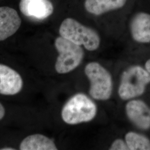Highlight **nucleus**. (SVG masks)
I'll list each match as a JSON object with an SVG mask.
<instances>
[{
  "instance_id": "obj_1",
  "label": "nucleus",
  "mask_w": 150,
  "mask_h": 150,
  "mask_svg": "<svg viewBox=\"0 0 150 150\" xmlns=\"http://www.w3.org/2000/svg\"><path fill=\"white\" fill-rule=\"evenodd\" d=\"M60 36L79 46H83L88 51L96 50L100 45L98 33L72 18H67L59 27Z\"/></svg>"
},
{
  "instance_id": "obj_2",
  "label": "nucleus",
  "mask_w": 150,
  "mask_h": 150,
  "mask_svg": "<svg viewBox=\"0 0 150 150\" xmlns=\"http://www.w3.org/2000/svg\"><path fill=\"white\" fill-rule=\"evenodd\" d=\"M96 113V105L93 101L83 93H78L65 103L61 116L65 123L77 125L90 121Z\"/></svg>"
},
{
  "instance_id": "obj_3",
  "label": "nucleus",
  "mask_w": 150,
  "mask_h": 150,
  "mask_svg": "<svg viewBox=\"0 0 150 150\" xmlns=\"http://www.w3.org/2000/svg\"><path fill=\"white\" fill-rule=\"evenodd\" d=\"M150 83V74L139 66L129 67L121 76L118 95L121 99L127 100L142 95Z\"/></svg>"
},
{
  "instance_id": "obj_4",
  "label": "nucleus",
  "mask_w": 150,
  "mask_h": 150,
  "mask_svg": "<svg viewBox=\"0 0 150 150\" xmlns=\"http://www.w3.org/2000/svg\"><path fill=\"white\" fill-rule=\"evenodd\" d=\"M85 72L90 82V96L97 100H108L112 92V80L110 72L95 62L87 64Z\"/></svg>"
},
{
  "instance_id": "obj_5",
  "label": "nucleus",
  "mask_w": 150,
  "mask_h": 150,
  "mask_svg": "<svg viewBox=\"0 0 150 150\" xmlns=\"http://www.w3.org/2000/svg\"><path fill=\"white\" fill-rule=\"evenodd\" d=\"M54 46L59 54L55 64L57 73H69L80 64L84 57V51L81 46L61 36L56 39Z\"/></svg>"
},
{
  "instance_id": "obj_6",
  "label": "nucleus",
  "mask_w": 150,
  "mask_h": 150,
  "mask_svg": "<svg viewBox=\"0 0 150 150\" xmlns=\"http://www.w3.org/2000/svg\"><path fill=\"white\" fill-rule=\"evenodd\" d=\"M22 87L20 75L11 67L0 64V94L15 95L21 91Z\"/></svg>"
},
{
  "instance_id": "obj_7",
  "label": "nucleus",
  "mask_w": 150,
  "mask_h": 150,
  "mask_svg": "<svg viewBox=\"0 0 150 150\" xmlns=\"http://www.w3.org/2000/svg\"><path fill=\"white\" fill-rule=\"evenodd\" d=\"M20 10L24 16L44 20L54 12V6L49 0H21Z\"/></svg>"
},
{
  "instance_id": "obj_8",
  "label": "nucleus",
  "mask_w": 150,
  "mask_h": 150,
  "mask_svg": "<svg viewBox=\"0 0 150 150\" xmlns=\"http://www.w3.org/2000/svg\"><path fill=\"white\" fill-rule=\"evenodd\" d=\"M126 111L129 120L138 128L146 130L150 128V110L145 102L134 100L126 106Z\"/></svg>"
},
{
  "instance_id": "obj_9",
  "label": "nucleus",
  "mask_w": 150,
  "mask_h": 150,
  "mask_svg": "<svg viewBox=\"0 0 150 150\" xmlns=\"http://www.w3.org/2000/svg\"><path fill=\"white\" fill-rule=\"evenodd\" d=\"M17 12L9 7H0V41L5 40L16 33L21 25Z\"/></svg>"
},
{
  "instance_id": "obj_10",
  "label": "nucleus",
  "mask_w": 150,
  "mask_h": 150,
  "mask_svg": "<svg viewBox=\"0 0 150 150\" xmlns=\"http://www.w3.org/2000/svg\"><path fill=\"white\" fill-rule=\"evenodd\" d=\"M131 36L139 43L150 42V14L139 12L132 18L129 24Z\"/></svg>"
},
{
  "instance_id": "obj_11",
  "label": "nucleus",
  "mask_w": 150,
  "mask_h": 150,
  "mask_svg": "<svg viewBox=\"0 0 150 150\" xmlns=\"http://www.w3.org/2000/svg\"><path fill=\"white\" fill-rule=\"evenodd\" d=\"M126 1L127 0H86L84 6L88 13L100 16L122 8Z\"/></svg>"
},
{
  "instance_id": "obj_12",
  "label": "nucleus",
  "mask_w": 150,
  "mask_h": 150,
  "mask_svg": "<svg viewBox=\"0 0 150 150\" xmlns=\"http://www.w3.org/2000/svg\"><path fill=\"white\" fill-rule=\"evenodd\" d=\"M21 150H57L53 140L41 134L30 135L22 140Z\"/></svg>"
},
{
  "instance_id": "obj_13",
  "label": "nucleus",
  "mask_w": 150,
  "mask_h": 150,
  "mask_svg": "<svg viewBox=\"0 0 150 150\" xmlns=\"http://www.w3.org/2000/svg\"><path fill=\"white\" fill-rule=\"evenodd\" d=\"M125 141L130 150H150V141L142 134L134 132H128Z\"/></svg>"
},
{
  "instance_id": "obj_14",
  "label": "nucleus",
  "mask_w": 150,
  "mask_h": 150,
  "mask_svg": "<svg viewBox=\"0 0 150 150\" xmlns=\"http://www.w3.org/2000/svg\"><path fill=\"white\" fill-rule=\"evenodd\" d=\"M111 150H128L129 147L126 144V141L125 142L121 139H116L110 148Z\"/></svg>"
},
{
  "instance_id": "obj_15",
  "label": "nucleus",
  "mask_w": 150,
  "mask_h": 150,
  "mask_svg": "<svg viewBox=\"0 0 150 150\" xmlns=\"http://www.w3.org/2000/svg\"><path fill=\"white\" fill-rule=\"evenodd\" d=\"M5 115V109L4 106L0 103V120L4 117Z\"/></svg>"
},
{
  "instance_id": "obj_16",
  "label": "nucleus",
  "mask_w": 150,
  "mask_h": 150,
  "mask_svg": "<svg viewBox=\"0 0 150 150\" xmlns=\"http://www.w3.org/2000/svg\"><path fill=\"white\" fill-rule=\"evenodd\" d=\"M145 67L146 70H147L150 74V59L147 61L145 64Z\"/></svg>"
},
{
  "instance_id": "obj_17",
  "label": "nucleus",
  "mask_w": 150,
  "mask_h": 150,
  "mask_svg": "<svg viewBox=\"0 0 150 150\" xmlns=\"http://www.w3.org/2000/svg\"><path fill=\"white\" fill-rule=\"evenodd\" d=\"M1 150H15V149H13V148H11V147H5V148H3V149H1Z\"/></svg>"
}]
</instances>
